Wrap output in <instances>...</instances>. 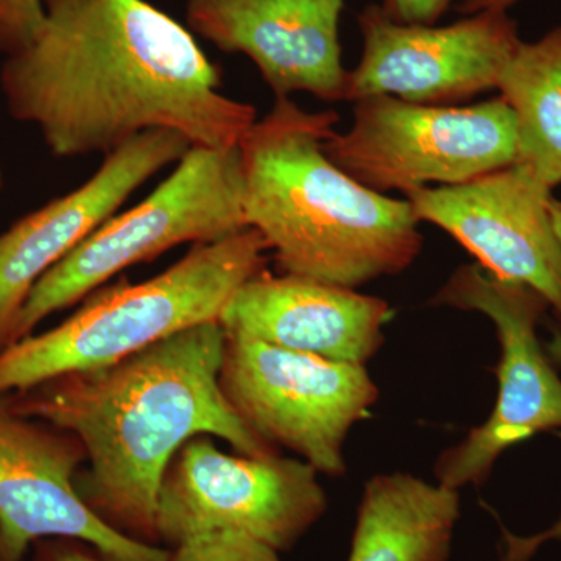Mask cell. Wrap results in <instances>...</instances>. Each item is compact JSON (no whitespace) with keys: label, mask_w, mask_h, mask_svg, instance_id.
<instances>
[{"label":"cell","mask_w":561,"mask_h":561,"mask_svg":"<svg viewBox=\"0 0 561 561\" xmlns=\"http://www.w3.org/2000/svg\"><path fill=\"white\" fill-rule=\"evenodd\" d=\"M43 2V31L5 58L0 91L54 157H106L150 130L221 149L256 122L253 105L221 94L192 33L147 0Z\"/></svg>","instance_id":"6da1fadb"},{"label":"cell","mask_w":561,"mask_h":561,"mask_svg":"<svg viewBox=\"0 0 561 561\" xmlns=\"http://www.w3.org/2000/svg\"><path fill=\"white\" fill-rule=\"evenodd\" d=\"M219 321L176 332L127 359L22 390L5 408L79 438L90 470L76 482L88 507L113 529L158 546L162 479L192 438H224L245 457L278 456L251 432L220 389Z\"/></svg>","instance_id":"7a4b0ae2"},{"label":"cell","mask_w":561,"mask_h":561,"mask_svg":"<svg viewBox=\"0 0 561 561\" xmlns=\"http://www.w3.org/2000/svg\"><path fill=\"white\" fill-rule=\"evenodd\" d=\"M339 119L276 99L239 142L242 209L280 271L356 289L411 267L423 238L408 198L364 186L324 153Z\"/></svg>","instance_id":"3957f363"},{"label":"cell","mask_w":561,"mask_h":561,"mask_svg":"<svg viewBox=\"0 0 561 561\" xmlns=\"http://www.w3.org/2000/svg\"><path fill=\"white\" fill-rule=\"evenodd\" d=\"M267 250L260 232L245 228L192 245L154 278L92 291L57 328L0 351V394L108 367L176 332L219 321L236 290L265 271Z\"/></svg>","instance_id":"277c9868"},{"label":"cell","mask_w":561,"mask_h":561,"mask_svg":"<svg viewBox=\"0 0 561 561\" xmlns=\"http://www.w3.org/2000/svg\"><path fill=\"white\" fill-rule=\"evenodd\" d=\"M242 186L239 146H192L149 197L111 217L35 284L16 321L13 343L131 265L183 243L216 242L245 230Z\"/></svg>","instance_id":"5b68a950"},{"label":"cell","mask_w":561,"mask_h":561,"mask_svg":"<svg viewBox=\"0 0 561 561\" xmlns=\"http://www.w3.org/2000/svg\"><path fill=\"white\" fill-rule=\"evenodd\" d=\"M323 150L364 186L408 195L431 183L454 186L513 164L515 114L501 95L471 106L375 95L356 102L353 127L332 131Z\"/></svg>","instance_id":"8992f818"},{"label":"cell","mask_w":561,"mask_h":561,"mask_svg":"<svg viewBox=\"0 0 561 561\" xmlns=\"http://www.w3.org/2000/svg\"><path fill=\"white\" fill-rule=\"evenodd\" d=\"M432 302L483 313L500 342L493 411L435 463L442 485L481 486L512 446L542 432H561V378L537 332L549 308L530 287L496 278L479 264L457 268Z\"/></svg>","instance_id":"52a82bcc"},{"label":"cell","mask_w":561,"mask_h":561,"mask_svg":"<svg viewBox=\"0 0 561 561\" xmlns=\"http://www.w3.org/2000/svg\"><path fill=\"white\" fill-rule=\"evenodd\" d=\"M219 382L251 432L331 478L345 474L346 437L379 397L365 365L227 335Z\"/></svg>","instance_id":"ba28073f"},{"label":"cell","mask_w":561,"mask_h":561,"mask_svg":"<svg viewBox=\"0 0 561 561\" xmlns=\"http://www.w3.org/2000/svg\"><path fill=\"white\" fill-rule=\"evenodd\" d=\"M208 437L187 442L165 471L158 541L173 548L194 535L236 530L289 551L327 513V491L308 461L230 456Z\"/></svg>","instance_id":"9c48e42d"},{"label":"cell","mask_w":561,"mask_h":561,"mask_svg":"<svg viewBox=\"0 0 561 561\" xmlns=\"http://www.w3.org/2000/svg\"><path fill=\"white\" fill-rule=\"evenodd\" d=\"M364 50L351 70L346 101L393 95L421 105H453L496 90L522 43L507 11L483 10L445 27L401 24L381 5L359 18Z\"/></svg>","instance_id":"30bf717a"},{"label":"cell","mask_w":561,"mask_h":561,"mask_svg":"<svg viewBox=\"0 0 561 561\" xmlns=\"http://www.w3.org/2000/svg\"><path fill=\"white\" fill-rule=\"evenodd\" d=\"M420 221L453 236L496 278L537 291L561 330V245L552 190L513 164L454 186L405 195Z\"/></svg>","instance_id":"8fae6325"},{"label":"cell","mask_w":561,"mask_h":561,"mask_svg":"<svg viewBox=\"0 0 561 561\" xmlns=\"http://www.w3.org/2000/svg\"><path fill=\"white\" fill-rule=\"evenodd\" d=\"M84 460L76 435L0 405V559L21 561L33 541L61 537L92 546L106 561H169L171 552L121 534L88 507L76 486Z\"/></svg>","instance_id":"7c38bea8"},{"label":"cell","mask_w":561,"mask_h":561,"mask_svg":"<svg viewBox=\"0 0 561 561\" xmlns=\"http://www.w3.org/2000/svg\"><path fill=\"white\" fill-rule=\"evenodd\" d=\"M191 140L172 130L140 133L111 151L80 187L33 210L0 236V351L35 284L162 169L190 151Z\"/></svg>","instance_id":"4fadbf2b"},{"label":"cell","mask_w":561,"mask_h":561,"mask_svg":"<svg viewBox=\"0 0 561 561\" xmlns=\"http://www.w3.org/2000/svg\"><path fill=\"white\" fill-rule=\"evenodd\" d=\"M345 0H187L191 32L227 54H243L276 99L309 92L346 101L339 24Z\"/></svg>","instance_id":"5bb4252c"},{"label":"cell","mask_w":561,"mask_h":561,"mask_svg":"<svg viewBox=\"0 0 561 561\" xmlns=\"http://www.w3.org/2000/svg\"><path fill=\"white\" fill-rule=\"evenodd\" d=\"M389 302L308 276L262 271L243 283L219 323L227 337L251 339L331 362L365 365L378 353Z\"/></svg>","instance_id":"9a60e30c"},{"label":"cell","mask_w":561,"mask_h":561,"mask_svg":"<svg viewBox=\"0 0 561 561\" xmlns=\"http://www.w3.org/2000/svg\"><path fill=\"white\" fill-rule=\"evenodd\" d=\"M459 490L409 474L365 483L348 561H449Z\"/></svg>","instance_id":"2e32d148"},{"label":"cell","mask_w":561,"mask_h":561,"mask_svg":"<svg viewBox=\"0 0 561 561\" xmlns=\"http://www.w3.org/2000/svg\"><path fill=\"white\" fill-rule=\"evenodd\" d=\"M496 90L516 121V164L549 190L561 183V27L519 43Z\"/></svg>","instance_id":"e0dca14e"},{"label":"cell","mask_w":561,"mask_h":561,"mask_svg":"<svg viewBox=\"0 0 561 561\" xmlns=\"http://www.w3.org/2000/svg\"><path fill=\"white\" fill-rule=\"evenodd\" d=\"M169 561H280L279 552L250 535L214 530L173 546Z\"/></svg>","instance_id":"ac0fdd59"},{"label":"cell","mask_w":561,"mask_h":561,"mask_svg":"<svg viewBox=\"0 0 561 561\" xmlns=\"http://www.w3.org/2000/svg\"><path fill=\"white\" fill-rule=\"evenodd\" d=\"M44 21L43 0H0V54L7 58L27 49Z\"/></svg>","instance_id":"d6986e66"},{"label":"cell","mask_w":561,"mask_h":561,"mask_svg":"<svg viewBox=\"0 0 561 561\" xmlns=\"http://www.w3.org/2000/svg\"><path fill=\"white\" fill-rule=\"evenodd\" d=\"M545 348L553 364L561 365V330L553 331L552 339L546 343ZM501 530L500 561H530L537 556L542 546L548 545V542L561 541V516L548 529L527 535V537L512 534L504 526H501Z\"/></svg>","instance_id":"ffe728a7"},{"label":"cell","mask_w":561,"mask_h":561,"mask_svg":"<svg viewBox=\"0 0 561 561\" xmlns=\"http://www.w3.org/2000/svg\"><path fill=\"white\" fill-rule=\"evenodd\" d=\"M453 0H382V10L401 24L435 25Z\"/></svg>","instance_id":"44dd1931"},{"label":"cell","mask_w":561,"mask_h":561,"mask_svg":"<svg viewBox=\"0 0 561 561\" xmlns=\"http://www.w3.org/2000/svg\"><path fill=\"white\" fill-rule=\"evenodd\" d=\"M519 0H465L460 5V11L467 14L479 13L483 10H501L507 11Z\"/></svg>","instance_id":"7402d4cb"},{"label":"cell","mask_w":561,"mask_h":561,"mask_svg":"<svg viewBox=\"0 0 561 561\" xmlns=\"http://www.w3.org/2000/svg\"><path fill=\"white\" fill-rule=\"evenodd\" d=\"M51 561H103L95 557L94 553L84 551L79 548H66L55 553Z\"/></svg>","instance_id":"603a6c76"},{"label":"cell","mask_w":561,"mask_h":561,"mask_svg":"<svg viewBox=\"0 0 561 561\" xmlns=\"http://www.w3.org/2000/svg\"><path fill=\"white\" fill-rule=\"evenodd\" d=\"M551 214L553 228H556L557 238H559V242L561 245V202L556 201V198H552Z\"/></svg>","instance_id":"cb8c5ba5"},{"label":"cell","mask_w":561,"mask_h":561,"mask_svg":"<svg viewBox=\"0 0 561 561\" xmlns=\"http://www.w3.org/2000/svg\"><path fill=\"white\" fill-rule=\"evenodd\" d=\"M2 186H3V173H2V169H0V190H2Z\"/></svg>","instance_id":"d4e9b609"}]
</instances>
